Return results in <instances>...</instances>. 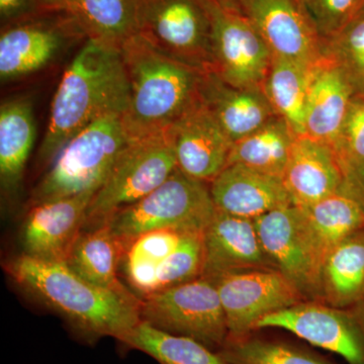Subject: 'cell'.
<instances>
[{
  "mask_svg": "<svg viewBox=\"0 0 364 364\" xmlns=\"http://www.w3.org/2000/svg\"><path fill=\"white\" fill-rule=\"evenodd\" d=\"M219 353L231 364H336L305 345L267 336L259 330L228 338Z\"/></svg>",
  "mask_w": 364,
  "mask_h": 364,
  "instance_id": "31",
  "label": "cell"
},
{
  "mask_svg": "<svg viewBox=\"0 0 364 364\" xmlns=\"http://www.w3.org/2000/svg\"><path fill=\"white\" fill-rule=\"evenodd\" d=\"M210 191L217 210L245 219L293 205L282 179L239 163L228 165L210 182Z\"/></svg>",
  "mask_w": 364,
  "mask_h": 364,
  "instance_id": "19",
  "label": "cell"
},
{
  "mask_svg": "<svg viewBox=\"0 0 364 364\" xmlns=\"http://www.w3.org/2000/svg\"><path fill=\"white\" fill-rule=\"evenodd\" d=\"M42 11L39 0H0V16L6 26Z\"/></svg>",
  "mask_w": 364,
  "mask_h": 364,
  "instance_id": "36",
  "label": "cell"
},
{
  "mask_svg": "<svg viewBox=\"0 0 364 364\" xmlns=\"http://www.w3.org/2000/svg\"><path fill=\"white\" fill-rule=\"evenodd\" d=\"M334 150L343 169L364 162V95H354Z\"/></svg>",
  "mask_w": 364,
  "mask_h": 364,
  "instance_id": "35",
  "label": "cell"
},
{
  "mask_svg": "<svg viewBox=\"0 0 364 364\" xmlns=\"http://www.w3.org/2000/svg\"><path fill=\"white\" fill-rule=\"evenodd\" d=\"M202 100L233 143L277 116L262 88L237 87L214 71L203 76Z\"/></svg>",
  "mask_w": 364,
  "mask_h": 364,
  "instance_id": "21",
  "label": "cell"
},
{
  "mask_svg": "<svg viewBox=\"0 0 364 364\" xmlns=\"http://www.w3.org/2000/svg\"><path fill=\"white\" fill-rule=\"evenodd\" d=\"M140 318L160 331L188 337L218 352L229 337L219 291L205 277L145 296Z\"/></svg>",
  "mask_w": 364,
  "mask_h": 364,
  "instance_id": "7",
  "label": "cell"
},
{
  "mask_svg": "<svg viewBox=\"0 0 364 364\" xmlns=\"http://www.w3.org/2000/svg\"><path fill=\"white\" fill-rule=\"evenodd\" d=\"M364 301V229L328 254L321 267L318 301L345 308Z\"/></svg>",
  "mask_w": 364,
  "mask_h": 364,
  "instance_id": "25",
  "label": "cell"
},
{
  "mask_svg": "<svg viewBox=\"0 0 364 364\" xmlns=\"http://www.w3.org/2000/svg\"><path fill=\"white\" fill-rule=\"evenodd\" d=\"M345 179L342 193L351 196L364 210V162L344 168Z\"/></svg>",
  "mask_w": 364,
  "mask_h": 364,
  "instance_id": "37",
  "label": "cell"
},
{
  "mask_svg": "<svg viewBox=\"0 0 364 364\" xmlns=\"http://www.w3.org/2000/svg\"><path fill=\"white\" fill-rule=\"evenodd\" d=\"M267 329L284 330L347 364H364V301L345 308L305 301L261 318L255 330Z\"/></svg>",
  "mask_w": 364,
  "mask_h": 364,
  "instance_id": "9",
  "label": "cell"
},
{
  "mask_svg": "<svg viewBox=\"0 0 364 364\" xmlns=\"http://www.w3.org/2000/svg\"><path fill=\"white\" fill-rule=\"evenodd\" d=\"M4 268L16 286L63 318L85 343L105 337L119 341L141 322L140 306L93 286L65 262L21 253Z\"/></svg>",
  "mask_w": 364,
  "mask_h": 364,
  "instance_id": "2",
  "label": "cell"
},
{
  "mask_svg": "<svg viewBox=\"0 0 364 364\" xmlns=\"http://www.w3.org/2000/svg\"><path fill=\"white\" fill-rule=\"evenodd\" d=\"M299 2L324 43L360 13L364 0H299Z\"/></svg>",
  "mask_w": 364,
  "mask_h": 364,
  "instance_id": "34",
  "label": "cell"
},
{
  "mask_svg": "<svg viewBox=\"0 0 364 364\" xmlns=\"http://www.w3.org/2000/svg\"><path fill=\"white\" fill-rule=\"evenodd\" d=\"M95 193L67 196L28 208L21 229L23 252L40 259L65 262L82 230Z\"/></svg>",
  "mask_w": 364,
  "mask_h": 364,
  "instance_id": "16",
  "label": "cell"
},
{
  "mask_svg": "<svg viewBox=\"0 0 364 364\" xmlns=\"http://www.w3.org/2000/svg\"><path fill=\"white\" fill-rule=\"evenodd\" d=\"M214 1L225 9L242 14L244 0H214Z\"/></svg>",
  "mask_w": 364,
  "mask_h": 364,
  "instance_id": "39",
  "label": "cell"
},
{
  "mask_svg": "<svg viewBox=\"0 0 364 364\" xmlns=\"http://www.w3.org/2000/svg\"><path fill=\"white\" fill-rule=\"evenodd\" d=\"M166 131L182 173L210 184L226 168L234 143L203 100Z\"/></svg>",
  "mask_w": 364,
  "mask_h": 364,
  "instance_id": "14",
  "label": "cell"
},
{
  "mask_svg": "<svg viewBox=\"0 0 364 364\" xmlns=\"http://www.w3.org/2000/svg\"><path fill=\"white\" fill-rule=\"evenodd\" d=\"M129 142L122 114L100 117L86 127L53 160L49 171L33 189L28 208L67 196L97 193Z\"/></svg>",
  "mask_w": 364,
  "mask_h": 364,
  "instance_id": "4",
  "label": "cell"
},
{
  "mask_svg": "<svg viewBox=\"0 0 364 364\" xmlns=\"http://www.w3.org/2000/svg\"><path fill=\"white\" fill-rule=\"evenodd\" d=\"M215 210L210 184L177 168L159 188L119 210L105 225L119 242L124 256L134 241L150 232L173 229L203 233Z\"/></svg>",
  "mask_w": 364,
  "mask_h": 364,
  "instance_id": "5",
  "label": "cell"
},
{
  "mask_svg": "<svg viewBox=\"0 0 364 364\" xmlns=\"http://www.w3.org/2000/svg\"><path fill=\"white\" fill-rule=\"evenodd\" d=\"M130 85L123 116L130 141L166 131L202 102L205 71L165 54L140 33L121 46Z\"/></svg>",
  "mask_w": 364,
  "mask_h": 364,
  "instance_id": "3",
  "label": "cell"
},
{
  "mask_svg": "<svg viewBox=\"0 0 364 364\" xmlns=\"http://www.w3.org/2000/svg\"><path fill=\"white\" fill-rule=\"evenodd\" d=\"M130 85L121 49L86 39L64 72L51 105L39 161L50 165L73 136L100 117L124 116Z\"/></svg>",
  "mask_w": 364,
  "mask_h": 364,
  "instance_id": "1",
  "label": "cell"
},
{
  "mask_svg": "<svg viewBox=\"0 0 364 364\" xmlns=\"http://www.w3.org/2000/svg\"><path fill=\"white\" fill-rule=\"evenodd\" d=\"M189 234L193 233L158 230L139 237L127 249L119 268L123 270L127 284L139 299L152 293L158 267Z\"/></svg>",
  "mask_w": 364,
  "mask_h": 364,
  "instance_id": "29",
  "label": "cell"
},
{
  "mask_svg": "<svg viewBox=\"0 0 364 364\" xmlns=\"http://www.w3.org/2000/svg\"><path fill=\"white\" fill-rule=\"evenodd\" d=\"M311 69L273 56L262 90L273 111L284 119L296 136H306V105Z\"/></svg>",
  "mask_w": 364,
  "mask_h": 364,
  "instance_id": "28",
  "label": "cell"
},
{
  "mask_svg": "<svg viewBox=\"0 0 364 364\" xmlns=\"http://www.w3.org/2000/svg\"><path fill=\"white\" fill-rule=\"evenodd\" d=\"M71 35L85 37L65 11H45L6 25L0 36L2 80L40 70L58 54Z\"/></svg>",
  "mask_w": 364,
  "mask_h": 364,
  "instance_id": "12",
  "label": "cell"
},
{
  "mask_svg": "<svg viewBox=\"0 0 364 364\" xmlns=\"http://www.w3.org/2000/svg\"><path fill=\"white\" fill-rule=\"evenodd\" d=\"M123 250L107 225L82 230L72 245L67 267L86 282L116 294L130 303L141 305V299L119 277Z\"/></svg>",
  "mask_w": 364,
  "mask_h": 364,
  "instance_id": "23",
  "label": "cell"
},
{
  "mask_svg": "<svg viewBox=\"0 0 364 364\" xmlns=\"http://www.w3.org/2000/svg\"><path fill=\"white\" fill-rule=\"evenodd\" d=\"M176 169V153L167 131L130 141L93 196L82 230L102 226L119 210L159 188Z\"/></svg>",
  "mask_w": 364,
  "mask_h": 364,
  "instance_id": "6",
  "label": "cell"
},
{
  "mask_svg": "<svg viewBox=\"0 0 364 364\" xmlns=\"http://www.w3.org/2000/svg\"><path fill=\"white\" fill-rule=\"evenodd\" d=\"M119 342L159 364H231L219 352L196 340L160 331L142 321Z\"/></svg>",
  "mask_w": 364,
  "mask_h": 364,
  "instance_id": "30",
  "label": "cell"
},
{
  "mask_svg": "<svg viewBox=\"0 0 364 364\" xmlns=\"http://www.w3.org/2000/svg\"><path fill=\"white\" fill-rule=\"evenodd\" d=\"M247 16L273 56L313 67L323 58V41L299 0H244Z\"/></svg>",
  "mask_w": 364,
  "mask_h": 364,
  "instance_id": "13",
  "label": "cell"
},
{
  "mask_svg": "<svg viewBox=\"0 0 364 364\" xmlns=\"http://www.w3.org/2000/svg\"><path fill=\"white\" fill-rule=\"evenodd\" d=\"M212 23L214 72L229 85L262 88L272 53L247 16L205 0Z\"/></svg>",
  "mask_w": 364,
  "mask_h": 364,
  "instance_id": "10",
  "label": "cell"
},
{
  "mask_svg": "<svg viewBox=\"0 0 364 364\" xmlns=\"http://www.w3.org/2000/svg\"><path fill=\"white\" fill-rule=\"evenodd\" d=\"M44 11H60L65 9L67 0H39Z\"/></svg>",
  "mask_w": 364,
  "mask_h": 364,
  "instance_id": "38",
  "label": "cell"
},
{
  "mask_svg": "<svg viewBox=\"0 0 364 364\" xmlns=\"http://www.w3.org/2000/svg\"><path fill=\"white\" fill-rule=\"evenodd\" d=\"M140 35L160 51L214 71L212 23L205 0H138Z\"/></svg>",
  "mask_w": 364,
  "mask_h": 364,
  "instance_id": "8",
  "label": "cell"
},
{
  "mask_svg": "<svg viewBox=\"0 0 364 364\" xmlns=\"http://www.w3.org/2000/svg\"><path fill=\"white\" fill-rule=\"evenodd\" d=\"M361 11H364V2H363V7H361L360 13H361Z\"/></svg>",
  "mask_w": 364,
  "mask_h": 364,
  "instance_id": "40",
  "label": "cell"
},
{
  "mask_svg": "<svg viewBox=\"0 0 364 364\" xmlns=\"http://www.w3.org/2000/svg\"><path fill=\"white\" fill-rule=\"evenodd\" d=\"M354 95L342 69L331 59L323 57L311 69L306 136L334 148Z\"/></svg>",
  "mask_w": 364,
  "mask_h": 364,
  "instance_id": "20",
  "label": "cell"
},
{
  "mask_svg": "<svg viewBox=\"0 0 364 364\" xmlns=\"http://www.w3.org/2000/svg\"><path fill=\"white\" fill-rule=\"evenodd\" d=\"M212 280L226 316L228 338L245 336L261 318L308 301L277 269L229 273Z\"/></svg>",
  "mask_w": 364,
  "mask_h": 364,
  "instance_id": "11",
  "label": "cell"
},
{
  "mask_svg": "<svg viewBox=\"0 0 364 364\" xmlns=\"http://www.w3.org/2000/svg\"><path fill=\"white\" fill-rule=\"evenodd\" d=\"M261 244L275 268L308 301H318L320 273L301 231L299 208H277L254 220Z\"/></svg>",
  "mask_w": 364,
  "mask_h": 364,
  "instance_id": "15",
  "label": "cell"
},
{
  "mask_svg": "<svg viewBox=\"0 0 364 364\" xmlns=\"http://www.w3.org/2000/svg\"><path fill=\"white\" fill-rule=\"evenodd\" d=\"M299 212L301 231L318 273L333 249L364 229L363 208L342 191L309 207L299 208Z\"/></svg>",
  "mask_w": 364,
  "mask_h": 364,
  "instance_id": "22",
  "label": "cell"
},
{
  "mask_svg": "<svg viewBox=\"0 0 364 364\" xmlns=\"http://www.w3.org/2000/svg\"><path fill=\"white\" fill-rule=\"evenodd\" d=\"M36 139L33 105L26 98L7 100L0 107V184L2 195L20 188Z\"/></svg>",
  "mask_w": 364,
  "mask_h": 364,
  "instance_id": "24",
  "label": "cell"
},
{
  "mask_svg": "<svg viewBox=\"0 0 364 364\" xmlns=\"http://www.w3.org/2000/svg\"><path fill=\"white\" fill-rule=\"evenodd\" d=\"M64 11L86 39L121 48L140 33L138 0H67Z\"/></svg>",
  "mask_w": 364,
  "mask_h": 364,
  "instance_id": "26",
  "label": "cell"
},
{
  "mask_svg": "<svg viewBox=\"0 0 364 364\" xmlns=\"http://www.w3.org/2000/svg\"><path fill=\"white\" fill-rule=\"evenodd\" d=\"M344 179L343 166L332 146L308 136L296 139L282 177L293 205L309 207L339 193Z\"/></svg>",
  "mask_w": 364,
  "mask_h": 364,
  "instance_id": "18",
  "label": "cell"
},
{
  "mask_svg": "<svg viewBox=\"0 0 364 364\" xmlns=\"http://www.w3.org/2000/svg\"><path fill=\"white\" fill-rule=\"evenodd\" d=\"M298 136L284 119L275 116L257 131L234 143L228 165L239 163L282 179Z\"/></svg>",
  "mask_w": 364,
  "mask_h": 364,
  "instance_id": "27",
  "label": "cell"
},
{
  "mask_svg": "<svg viewBox=\"0 0 364 364\" xmlns=\"http://www.w3.org/2000/svg\"><path fill=\"white\" fill-rule=\"evenodd\" d=\"M203 248L202 277L210 279L229 273L277 269L262 247L254 220L215 210L203 232Z\"/></svg>",
  "mask_w": 364,
  "mask_h": 364,
  "instance_id": "17",
  "label": "cell"
},
{
  "mask_svg": "<svg viewBox=\"0 0 364 364\" xmlns=\"http://www.w3.org/2000/svg\"><path fill=\"white\" fill-rule=\"evenodd\" d=\"M323 56L342 69L355 95H364V11L323 43Z\"/></svg>",
  "mask_w": 364,
  "mask_h": 364,
  "instance_id": "32",
  "label": "cell"
},
{
  "mask_svg": "<svg viewBox=\"0 0 364 364\" xmlns=\"http://www.w3.org/2000/svg\"><path fill=\"white\" fill-rule=\"evenodd\" d=\"M203 263V233L188 235L178 247L158 267L151 294L179 286L202 277Z\"/></svg>",
  "mask_w": 364,
  "mask_h": 364,
  "instance_id": "33",
  "label": "cell"
}]
</instances>
